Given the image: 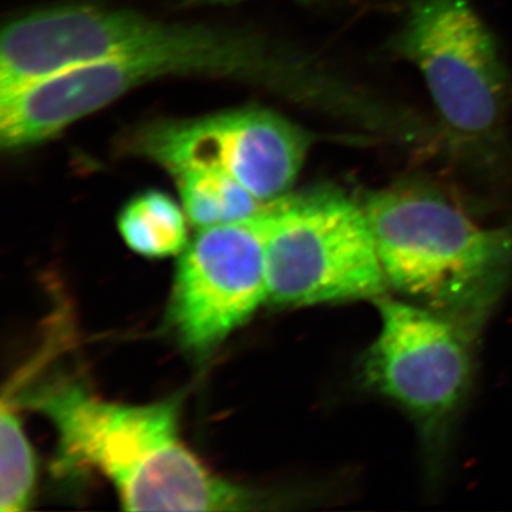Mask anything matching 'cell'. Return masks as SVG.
I'll use <instances>...</instances> for the list:
<instances>
[{"mask_svg": "<svg viewBox=\"0 0 512 512\" xmlns=\"http://www.w3.org/2000/svg\"><path fill=\"white\" fill-rule=\"evenodd\" d=\"M266 204L247 220L198 229L188 242L171 293L168 320L188 349L204 352L268 302Z\"/></svg>", "mask_w": 512, "mask_h": 512, "instance_id": "ba28073f", "label": "cell"}, {"mask_svg": "<svg viewBox=\"0 0 512 512\" xmlns=\"http://www.w3.org/2000/svg\"><path fill=\"white\" fill-rule=\"evenodd\" d=\"M387 49L423 76L444 160L483 180L511 175L512 76L471 0H412Z\"/></svg>", "mask_w": 512, "mask_h": 512, "instance_id": "277c9868", "label": "cell"}, {"mask_svg": "<svg viewBox=\"0 0 512 512\" xmlns=\"http://www.w3.org/2000/svg\"><path fill=\"white\" fill-rule=\"evenodd\" d=\"M170 76L258 84L365 127L373 92L261 36L151 19L130 10L62 5L5 26L0 43V144L18 151L56 136L124 94Z\"/></svg>", "mask_w": 512, "mask_h": 512, "instance_id": "6da1fadb", "label": "cell"}, {"mask_svg": "<svg viewBox=\"0 0 512 512\" xmlns=\"http://www.w3.org/2000/svg\"><path fill=\"white\" fill-rule=\"evenodd\" d=\"M26 404L57 433L56 468L96 471L128 511H242L256 498L215 476L178 433L177 403L121 404L80 383L49 384Z\"/></svg>", "mask_w": 512, "mask_h": 512, "instance_id": "7a4b0ae2", "label": "cell"}, {"mask_svg": "<svg viewBox=\"0 0 512 512\" xmlns=\"http://www.w3.org/2000/svg\"><path fill=\"white\" fill-rule=\"evenodd\" d=\"M268 302L312 306L386 295L363 202L333 187L266 202Z\"/></svg>", "mask_w": 512, "mask_h": 512, "instance_id": "5b68a950", "label": "cell"}, {"mask_svg": "<svg viewBox=\"0 0 512 512\" xmlns=\"http://www.w3.org/2000/svg\"><path fill=\"white\" fill-rule=\"evenodd\" d=\"M375 302L380 329L357 376L367 392L413 421L434 473L473 386L478 335L403 298L383 295Z\"/></svg>", "mask_w": 512, "mask_h": 512, "instance_id": "8992f818", "label": "cell"}, {"mask_svg": "<svg viewBox=\"0 0 512 512\" xmlns=\"http://www.w3.org/2000/svg\"><path fill=\"white\" fill-rule=\"evenodd\" d=\"M36 463L12 402L3 397L0 407V511L20 512L32 501Z\"/></svg>", "mask_w": 512, "mask_h": 512, "instance_id": "8fae6325", "label": "cell"}, {"mask_svg": "<svg viewBox=\"0 0 512 512\" xmlns=\"http://www.w3.org/2000/svg\"><path fill=\"white\" fill-rule=\"evenodd\" d=\"M315 137L265 109H239L197 119L157 120L138 128L128 150L171 175L215 170L231 175L258 200L288 194Z\"/></svg>", "mask_w": 512, "mask_h": 512, "instance_id": "52a82bcc", "label": "cell"}, {"mask_svg": "<svg viewBox=\"0 0 512 512\" xmlns=\"http://www.w3.org/2000/svg\"><path fill=\"white\" fill-rule=\"evenodd\" d=\"M173 177L188 221L198 229L247 220L266 204L221 171L184 170Z\"/></svg>", "mask_w": 512, "mask_h": 512, "instance_id": "30bf717a", "label": "cell"}, {"mask_svg": "<svg viewBox=\"0 0 512 512\" xmlns=\"http://www.w3.org/2000/svg\"><path fill=\"white\" fill-rule=\"evenodd\" d=\"M362 202L389 289L478 335L511 284L512 229L478 224L421 180Z\"/></svg>", "mask_w": 512, "mask_h": 512, "instance_id": "3957f363", "label": "cell"}, {"mask_svg": "<svg viewBox=\"0 0 512 512\" xmlns=\"http://www.w3.org/2000/svg\"><path fill=\"white\" fill-rule=\"evenodd\" d=\"M194 3H205V5H217V3L239 2V0H191ZM302 2H318V0H302Z\"/></svg>", "mask_w": 512, "mask_h": 512, "instance_id": "7c38bea8", "label": "cell"}, {"mask_svg": "<svg viewBox=\"0 0 512 512\" xmlns=\"http://www.w3.org/2000/svg\"><path fill=\"white\" fill-rule=\"evenodd\" d=\"M187 214L161 191H147L128 201L119 215L127 247L148 258L180 254L188 245Z\"/></svg>", "mask_w": 512, "mask_h": 512, "instance_id": "9c48e42d", "label": "cell"}]
</instances>
